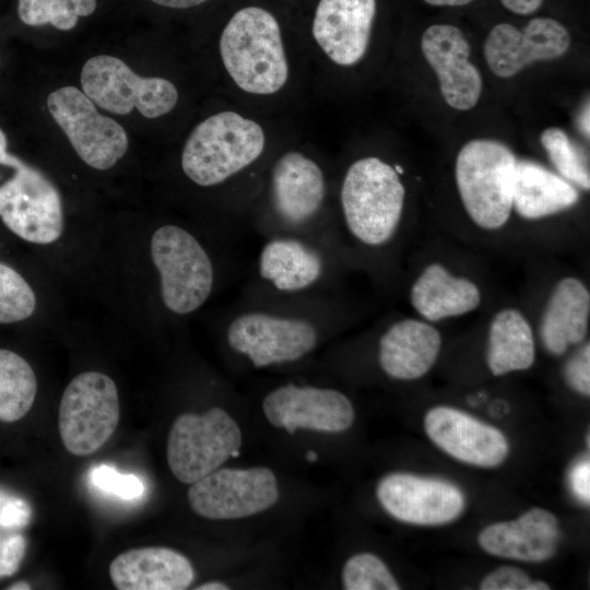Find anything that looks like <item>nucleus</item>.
<instances>
[{
	"mask_svg": "<svg viewBox=\"0 0 590 590\" xmlns=\"http://www.w3.org/2000/svg\"><path fill=\"white\" fill-rule=\"evenodd\" d=\"M500 3L512 13L529 15L541 8L543 0H500Z\"/></svg>",
	"mask_w": 590,
	"mask_h": 590,
	"instance_id": "58836bf2",
	"label": "nucleus"
},
{
	"mask_svg": "<svg viewBox=\"0 0 590 590\" xmlns=\"http://www.w3.org/2000/svg\"><path fill=\"white\" fill-rule=\"evenodd\" d=\"M559 539L557 518L548 510L532 508L516 520L485 527L479 544L494 556L538 563L555 554Z\"/></svg>",
	"mask_w": 590,
	"mask_h": 590,
	"instance_id": "4be33fe9",
	"label": "nucleus"
},
{
	"mask_svg": "<svg viewBox=\"0 0 590 590\" xmlns=\"http://www.w3.org/2000/svg\"><path fill=\"white\" fill-rule=\"evenodd\" d=\"M31 516L27 504L20 498L0 499V528H21L25 526Z\"/></svg>",
	"mask_w": 590,
	"mask_h": 590,
	"instance_id": "e433bc0d",
	"label": "nucleus"
},
{
	"mask_svg": "<svg viewBox=\"0 0 590 590\" xmlns=\"http://www.w3.org/2000/svg\"><path fill=\"white\" fill-rule=\"evenodd\" d=\"M590 322V292L576 276L567 275L553 285L539 321L544 349L560 356L585 341Z\"/></svg>",
	"mask_w": 590,
	"mask_h": 590,
	"instance_id": "393cba45",
	"label": "nucleus"
},
{
	"mask_svg": "<svg viewBox=\"0 0 590 590\" xmlns=\"http://www.w3.org/2000/svg\"><path fill=\"white\" fill-rule=\"evenodd\" d=\"M80 79L83 93L95 105L117 115H127L137 108L143 117L156 118L173 110L178 101V91L170 81L140 76L113 56L90 58Z\"/></svg>",
	"mask_w": 590,
	"mask_h": 590,
	"instance_id": "9d476101",
	"label": "nucleus"
},
{
	"mask_svg": "<svg viewBox=\"0 0 590 590\" xmlns=\"http://www.w3.org/2000/svg\"><path fill=\"white\" fill-rule=\"evenodd\" d=\"M150 250L166 308L176 315L199 309L215 280L212 260L200 241L185 228L166 224L153 233Z\"/></svg>",
	"mask_w": 590,
	"mask_h": 590,
	"instance_id": "423d86ee",
	"label": "nucleus"
},
{
	"mask_svg": "<svg viewBox=\"0 0 590 590\" xmlns=\"http://www.w3.org/2000/svg\"><path fill=\"white\" fill-rule=\"evenodd\" d=\"M120 406L115 381L99 371H84L66 387L58 427L64 448L74 456L96 452L115 433Z\"/></svg>",
	"mask_w": 590,
	"mask_h": 590,
	"instance_id": "0eeeda50",
	"label": "nucleus"
},
{
	"mask_svg": "<svg viewBox=\"0 0 590 590\" xmlns=\"http://www.w3.org/2000/svg\"><path fill=\"white\" fill-rule=\"evenodd\" d=\"M229 587L220 581H209L196 587V590H228Z\"/></svg>",
	"mask_w": 590,
	"mask_h": 590,
	"instance_id": "79ce46f5",
	"label": "nucleus"
},
{
	"mask_svg": "<svg viewBox=\"0 0 590 590\" xmlns=\"http://www.w3.org/2000/svg\"><path fill=\"white\" fill-rule=\"evenodd\" d=\"M306 459L309 461V462H315L317 460V453L312 450L310 451H307L306 453Z\"/></svg>",
	"mask_w": 590,
	"mask_h": 590,
	"instance_id": "49530a36",
	"label": "nucleus"
},
{
	"mask_svg": "<svg viewBox=\"0 0 590 590\" xmlns=\"http://www.w3.org/2000/svg\"><path fill=\"white\" fill-rule=\"evenodd\" d=\"M589 103H587L586 108L583 109L580 116V128L587 138H589Z\"/></svg>",
	"mask_w": 590,
	"mask_h": 590,
	"instance_id": "37998d69",
	"label": "nucleus"
},
{
	"mask_svg": "<svg viewBox=\"0 0 590 590\" xmlns=\"http://www.w3.org/2000/svg\"><path fill=\"white\" fill-rule=\"evenodd\" d=\"M259 278L278 294L298 295L319 286L328 271L324 252L298 233H278L262 245Z\"/></svg>",
	"mask_w": 590,
	"mask_h": 590,
	"instance_id": "a211bd4d",
	"label": "nucleus"
},
{
	"mask_svg": "<svg viewBox=\"0 0 590 590\" xmlns=\"http://www.w3.org/2000/svg\"><path fill=\"white\" fill-rule=\"evenodd\" d=\"M518 158L502 142L475 139L459 151L456 185L465 213L479 228L494 232L509 221Z\"/></svg>",
	"mask_w": 590,
	"mask_h": 590,
	"instance_id": "7ed1b4c3",
	"label": "nucleus"
},
{
	"mask_svg": "<svg viewBox=\"0 0 590 590\" xmlns=\"http://www.w3.org/2000/svg\"><path fill=\"white\" fill-rule=\"evenodd\" d=\"M441 343V334L434 323L420 317L401 318L380 335L378 362L392 379L416 380L435 365Z\"/></svg>",
	"mask_w": 590,
	"mask_h": 590,
	"instance_id": "412c9836",
	"label": "nucleus"
},
{
	"mask_svg": "<svg viewBox=\"0 0 590 590\" xmlns=\"http://www.w3.org/2000/svg\"><path fill=\"white\" fill-rule=\"evenodd\" d=\"M7 146H8L7 135L3 132V130L0 128V164L2 165H4L5 158L9 154L7 152Z\"/></svg>",
	"mask_w": 590,
	"mask_h": 590,
	"instance_id": "c03bdc74",
	"label": "nucleus"
},
{
	"mask_svg": "<svg viewBox=\"0 0 590 590\" xmlns=\"http://www.w3.org/2000/svg\"><path fill=\"white\" fill-rule=\"evenodd\" d=\"M409 299L420 318L437 323L476 310L482 304V291L470 278L452 273L440 262H430L413 281Z\"/></svg>",
	"mask_w": 590,
	"mask_h": 590,
	"instance_id": "b1692460",
	"label": "nucleus"
},
{
	"mask_svg": "<svg viewBox=\"0 0 590 590\" xmlns=\"http://www.w3.org/2000/svg\"><path fill=\"white\" fill-rule=\"evenodd\" d=\"M155 4L172 9H188L197 7L209 0H151Z\"/></svg>",
	"mask_w": 590,
	"mask_h": 590,
	"instance_id": "ea45409f",
	"label": "nucleus"
},
{
	"mask_svg": "<svg viewBox=\"0 0 590 590\" xmlns=\"http://www.w3.org/2000/svg\"><path fill=\"white\" fill-rule=\"evenodd\" d=\"M47 108L80 158L105 170L126 154L128 134L114 119L98 113L95 104L79 88L63 86L47 97Z\"/></svg>",
	"mask_w": 590,
	"mask_h": 590,
	"instance_id": "9b49d317",
	"label": "nucleus"
},
{
	"mask_svg": "<svg viewBox=\"0 0 590 590\" xmlns=\"http://www.w3.org/2000/svg\"><path fill=\"white\" fill-rule=\"evenodd\" d=\"M241 441L239 426L221 408H211L202 415L182 413L169 429L167 463L178 481L192 484L219 469L239 450Z\"/></svg>",
	"mask_w": 590,
	"mask_h": 590,
	"instance_id": "6e6552de",
	"label": "nucleus"
},
{
	"mask_svg": "<svg viewBox=\"0 0 590 590\" xmlns=\"http://www.w3.org/2000/svg\"><path fill=\"white\" fill-rule=\"evenodd\" d=\"M342 582L346 590L400 589L385 563L371 553H358L350 557L343 566Z\"/></svg>",
	"mask_w": 590,
	"mask_h": 590,
	"instance_id": "2f4dec72",
	"label": "nucleus"
},
{
	"mask_svg": "<svg viewBox=\"0 0 590 590\" xmlns=\"http://www.w3.org/2000/svg\"><path fill=\"white\" fill-rule=\"evenodd\" d=\"M109 577L118 590H184L194 579L190 560L163 546L126 551L109 565Z\"/></svg>",
	"mask_w": 590,
	"mask_h": 590,
	"instance_id": "5701e85b",
	"label": "nucleus"
},
{
	"mask_svg": "<svg viewBox=\"0 0 590 590\" xmlns=\"http://www.w3.org/2000/svg\"><path fill=\"white\" fill-rule=\"evenodd\" d=\"M224 68L244 92L269 95L288 79V63L275 16L260 7L238 10L220 38Z\"/></svg>",
	"mask_w": 590,
	"mask_h": 590,
	"instance_id": "f257e3e1",
	"label": "nucleus"
},
{
	"mask_svg": "<svg viewBox=\"0 0 590 590\" xmlns=\"http://www.w3.org/2000/svg\"><path fill=\"white\" fill-rule=\"evenodd\" d=\"M404 199L405 188L393 166L375 156L355 161L340 190L349 235L366 248L388 245L399 229Z\"/></svg>",
	"mask_w": 590,
	"mask_h": 590,
	"instance_id": "f03ea898",
	"label": "nucleus"
},
{
	"mask_svg": "<svg viewBox=\"0 0 590 590\" xmlns=\"http://www.w3.org/2000/svg\"><path fill=\"white\" fill-rule=\"evenodd\" d=\"M486 343V363L494 376L527 370L534 364V332L527 316L516 307L494 314Z\"/></svg>",
	"mask_w": 590,
	"mask_h": 590,
	"instance_id": "bb28decb",
	"label": "nucleus"
},
{
	"mask_svg": "<svg viewBox=\"0 0 590 590\" xmlns=\"http://www.w3.org/2000/svg\"><path fill=\"white\" fill-rule=\"evenodd\" d=\"M377 498L393 518L411 524L438 526L456 520L465 498L455 484L411 473H391L377 485Z\"/></svg>",
	"mask_w": 590,
	"mask_h": 590,
	"instance_id": "ddd939ff",
	"label": "nucleus"
},
{
	"mask_svg": "<svg viewBox=\"0 0 590 590\" xmlns=\"http://www.w3.org/2000/svg\"><path fill=\"white\" fill-rule=\"evenodd\" d=\"M36 296L26 280L13 268L0 262V323H12L31 317Z\"/></svg>",
	"mask_w": 590,
	"mask_h": 590,
	"instance_id": "7c9ffc66",
	"label": "nucleus"
},
{
	"mask_svg": "<svg viewBox=\"0 0 590 590\" xmlns=\"http://www.w3.org/2000/svg\"><path fill=\"white\" fill-rule=\"evenodd\" d=\"M570 46L568 30L553 17L540 16L523 28L509 23H498L484 43V57L494 74L511 78L524 67L556 59Z\"/></svg>",
	"mask_w": 590,
	"mask_h": 590,
	"instance_id": "2eb2a0df",
	"label": "nucleus"
},
{
	"mask_svg": "<svg viewBox=\"0 0 590 590\" xmlns=\"http://www.w3.org/2000/svg\"><path fill=\"white\" fill-rule=\"evenodd\" d=\"M319 323L303 312L249 308L235 314L226 340L256 368L295 362L312 352L320 338Z\"/></svg>",
	"mask_w": 590,
	"mask_h": 590,
	"instance_id": "39448f33",
	"label": "nucleus"
},
{
	"mask_svg": "<svg viewBox=\"0 0 590 590\" xmlns=\"http://www.w3.org/2000/svg\"><path fill=\"white\" fill-rule=\"evenodd\" d=\"M271 425L293 434L297 428L340 433L351 427L355 413L341 391L287 384L270 391L262 401Z\"/></svg>",
	"mask_w": 590,
	"mask_h": 590,
	"instance_id": "4468645a",
	"label": "nucleus"
},
{
	"mask_svg": "<svg viewBox=\"0 0 590 590\" xmlns=\"http://www.w3.org/2000/svg\"><path fill=\"white\" fill-rule=\"evenodd\" d=\"M37 393L32 366L17 353L0 349V421L13 423L31 410Z\"/></svg>",
	"mask_w": 590,
	"mask_h": 590,
	"instance_id": "cd10ccee",
	"label": "nucleus"
},
{
	"mask_svg": "<svg viewBox=\"0 0 590 590\" xmlns=\"http://www.w3.org/2000/svg\"><path fill=\"white\" fill-rule=\"evenodd\" d=\"M25 552V540L21 534L0 535V577L14 574Z\"/></svg>",
	"mask_w": 590,
	"mask_h": 590,
	"instance_id": "c9c22d12",
	"label": "nucleus"
},
{
	"mask_svg": "<svg viewBox=\"0 0 590 590\" xmlns=\"http://www.w3.org/2000/svg\"><path fill=\"white\" fill-rule=\"evenodd\" d=\"M569 483L574 494L583 503L590 502V463L589 459L579 461L571 469Z\"/></svg>",
	"mask_w": 590,
	"mask_h": 590,
	"instance_id": "4c0bfd02",
	"label": "nucleus"
},
{
	"mask_svg": "<svg viewBox=\"0 0 590 590\" xmlns=\"http://www.w3.org/2000/svg\"><path fill=\"white\" fill-rule=\"evenodd\" d=\"M92 483L104 492L131 500L143 495L144 485L134 474H122L113 467L101 464L91 471Z\"/></svg>",
	"mask_w": 590,
	"mask_h": 590,
	"instance_id": "473e14b6",
	"label": "nucleus"
},
{
	"mask_svg": "<svg viewBox=\"0 0 590 590\" xmlns=\"http://www.w3.org/2000/svg\"><path fill=\"white\" fill-rule=\"evenodd\" d=\"M31 585L28 582H25V581H16L14 583H12L8 589L9 590H28L31 589Z\"/></svg>",
	"mask_w": 590,
	"mask_h": 590,
	"instance_id": "a18cd8bd",
	"label": "nucleus"
},
{
	"mask_svg": "<svg viewBox=\"0 0 590 590\" xmlns=\"http://www.w3.org/2000/svg\"><path fill=\"white\" fill-rule=\"evenodd\" d=\"M482 590H548L550 585L531 580L522 569L514 566H502L491 571L480 583Z\"/></svg>",
	"mask_w": 590,
	"mask_h": 590,
	"instance_id": "72a5a7b5",
	"label": "nucleus"
},
{
	"mask_svg": "<svg viewBox=\"0 0 590 590\" xmlns=\"http://www.w3.org/2000/svg\"><path fill=\"white\" fill-rule=\"evenodd\" d=\"M376 15V0H319L312 36L334 63L349 67L366 54Z\"/></svg>",
	"mask_w": 590,
	"mask_h": 590,
	"instance_id": "aec40b11",
	"label": "nucleus"
},
{
	"mask_svg": "<svg viewBox=\"0 0 590 590\" xmlns=\"http://www.w3.org/2000/svg\"><path fill=\"white\" fill-rule=\"evenodd\" d=\"M97 0H19L17 15L28 26L51 24L61 31L74 28L80 16L91 15Z\"/></svg>",
	"mask_w": 590,
	"mask_h": 590,
	"instance_id": "c85d7f7f",
	"label": "nucleus"
},
{
	"mask_svg": "<svg viewBox=\"0 0 590 590\" xmlns=\"http://www.w3.org/2000/svg\"><path fill=\"white\" fill-rule=\"evenodd\" d=\"M421 48L445 102L458 110L473 108L482 93V76L469 60L471 47L462 31L451 24H433L423 33Z\"/></svg>",
	"mask_w": 590,
	"mask_h": 590,
	"instance_id": "f3484780",
	"label": "nucleus"
},
{
	"mask_svg": "<svg viewBox=\"0 0 590 590\" xmlns=\"http://www.w3.org/2000/svg\"><path fill=\"white\" fill-rule=\"evenodd\" d=\"M433 7H462L471 3L473 0H423Z\"/></svg>",
	"mask_w": 590,
	"mask_h": 590,
	"instance_id": "a19ab883",
	"label": "nucleus"
},
{
	"mask_svg": "<svg viewBox=\"0 0 590 590\" xmlns=\"http://www.w3.org/2000/svg\"><path fill=\"white\" fill-rule=\"evenodd\" d=\"M4 165L14 175L0 186V219L20 238L33 244H51L64 227L59 190L39 169L8 154Z\"/></svg>",
	"mask_w": 590,
	"mask_h": 590,
	"instance_id": "1a4fd4ad",
	"label": "nucleus"
},
{
	"mask_svg": "<svg viewBox=\"0 0 590 590\" xmlns=\"http://www.w3.org/2000/svg\"><path fill=\"white\" fill-rule=\"evenodd\" d=\"M541 143L557 174L582 190L590 188V174L585 157L570 138L559 128H547Z\"/></svg>",
	"mask_w": 590,
	"mask_h": 590,
	"instance_id": "c756f323",
	"label": "nucleus"
},
{
	"mask_svg": "<svg viewBox=\"0 0 590 590\" xmlns=\"http://www.w3.org/2000/svg\"><path fill=\"white\" fill-rule=\"evenodd\" d=\"M187 497L191 509L203 518L240 519L272 507L278 502L279 488L268 468H219L193 482Z\"/></svg>",
	"mask_w": 590,
	"mask_h": 590,
	"instance_id": "f8f14e48",
	"label": "nucleus"
},
{
	"mask_svg": "<svg viewBox=\"0 0 590 590\" xmlns=\"http://www.w3.org/2000/svg\"><path fill=\"white\" fill-rule=\"evenodd\" d=\"M579 201L576 186L543 165L518 160L512 211L527 221H539L575 206Z\"/></svg>",
	"mask_w": 590,
	"mask_h": 590,
	"instance_id": "a878e982",
	"label": "nucleus"
},
{
	"mask_svg": "<svg viewBox=\"0 0 590 590\" xmlns=\"http://www.w3.org/2000/svg\"><path fill=\"white\" fill-rule=\"evenodd\" d=\"M271 201L280 223L298 229L311 223L322 209L326 180L320 166L305 154L291 151L274 163Z\"/></svg>",
	"mask_w": 590,
	"mask_h": 590,
	"instance_id": "6ab92c4d",
	"label": "nucleus"
},
{
	"mask_svg": "<svg viewBox=\"0 0 590 590\" xmlns=\"http://www.w3.org/2000/svg\"><path fill=\"white\" fill-rule=\"evenodd\" d=\"M424 427L428 438L452 458L476 467L499 465L508 456L509 444L496 427L451 406L427 411Z\"/></svg>",
	"mask_w": 590,
	"mask_h": 590,
	"instance_id": "dca6fc26",
	"label": "nucleus"
},
{
	"mask_svg": "<svg viewBox=\"0 0 590 590\" xmlns=\"http://www.w3.org/2000/svg\"><path fill=\"white\" fill-rule=\"evenodd\" d=\"M564 377L568 386L576 392L590 394V344L585 343L566 363Z\"/></svg>",
	"mask_w": 590,
	"mask_h": 590,
	"instance_id": "f704fd0d",
	"label": "nucleus"
},
{
	"mask_svg": "<svg viewBox=\"0 0 590 590\" xmlns=\"http://www.w3.org/2000/svg\"><path fill=\"white\" fill-rule=\"evenodd\" d=\"M264 145L258 122L235 111H221L191 131L181 153V168L196 185L216 186L257 161Z\"/></svg>",
	"mask_w": 590,
	"mask_h": 590,
	"instance_id": "20e7f679",
	"label": "nucleus"
}]
</instances>
